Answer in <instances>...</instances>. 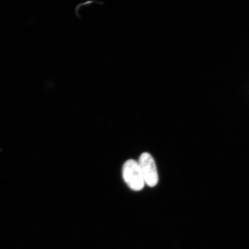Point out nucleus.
Instances as JSON below:
<instances>
[{
  "label": "nucleus",
  "mask_w": 249,
  "mask_h": 249,
  "mask_svg": "<svg viewBox=\"0 0 249 249\" xmlns=\"http://www.w3.org/2000/svg\"><path fill=\"white\" fill-rule=\"evenodd\" d=\"M146 185L154 187L158 184L159 177L154 158L148 152L140 155L138 161Z\"/></svg>",
  "instance_id": "2"
},
{
  "label": "nucleus",
  "mask_w": 249,
  "mask_h": 249,
  "mask_svg": "<svg viewBox=\"0 0 249 249\" xmlns=\"http://www.w3.org/2000/svg\"><path fill=\"white\" fill-rule=\"evenodd\" d=\"M123 176L124 181L134 191H140L145 184L138 161L129 160L124 164Z\"/></svg>",
  "instance_id": "1"
}]
</instances>
